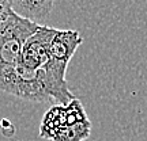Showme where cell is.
I'll use <instances>...</instances> for the list:
<instances>
[{"instance_id":"obj_1","label":"cell","mask_w":147,"mask_h":141,"mask_svg":"<svg viewBox=\"0 0 147 141\" xmlns=\"http://www.w3.org/2000/svg\"><path fill=\"white\" fill-rule=\"evenodd\" d=\"M82 42L83 38L78 30H57L49 45V58L41 73L48 95L57 105L67 106L75 98L65 80V72Z\"/></svg>"},{"instance_id":"obj_2","label":"cell","mask_w":147,"mask_h":141,"mask_svg":"<svg viewBox=\"0 0 147 141\" xmlns=\"http://www.w3.org/2000/svg\"><path fill=\"white\" fill-rule=\"evenodd\" d=\"M0 90L30 102H52L45 88L41 69L33 71L19 63L0 69Z\"/></svg>"},{"instance_id":"obj_3","label":"cell","mask_w":147,"mask_h":141,"mask_svg":"<svg viewBox=\"0 0 147 141\" xmlns=\"http://www.w3.org/2000/svg\"><path fill=\"white\" fill-rule=\"evenodd\" d=\"M40 26L41 25L11 12L0 26V69L14 67L19 63L25 42L40 29Z\"/></svg>"},{"instance_id":"obj_4","label":"cell","mask_w":147,"mask_h":141,"mask_svg":"<svg viewBox=\"0 0 147 141\" xmlns=\"http://www.w3.org/2000/svg\"><path fill=\"white\" fill-rule=\"evenodd\" d=\"M57 29L45 25L40 26V29L25 42L19 57V64L33 71L41 69L49 58V45Z\"/></svg>"},{"instance_id":"obj_5","label":"cell","mask_w":147,"mask_h":141,"mask_svg":"<svg viewBox=\"0 0 147 141\" xmlns=\"http://www.w3.org/2000/svg\"><path fill=\"white\" fill-rule=\"evenodd\" d=\"M55 0H8L11 11L21 18L29 19L37 25L47 21L53 10Z\"/></svg>"},{"instance_id":"obj_6","label":"cell","mask_w":147,"mask_h":141,"mask_svg":"<svg viewBox=\"0 0 147 141\" xmlns=\"http://www.w3.org/2000/svg\"><path fill=\"white\" fill-rule=\"evenodd\" d=\"M67 125L65 121V106L56 105L52 106L44 114L41 126H40V136L47 140H52L55 133Z\"/></svg>"},{"instance_id":"obj_7","label":"cell","mask_w":147,"mask_h":141,"mask_svg":"<svg viewBox=\"0 0 147 141\" xmlns=\"http://www.w3.org/2000/svg\"><path fill=\"white\" fill-rule=\"evenodd\" d=\"M90 130L91 122L90 120H86L74 125L63 126L55 133L52 141H83L90 136Z\"/></svg>"},{"instance_id":"obj_8","label":"cell","mask_w":147,"mask_h":141,"mask_svg":"<svg viewBox=\"0 0 147 141\" xmlns=\"http://www.w3.org/2000/svg\"><path fill=\"white\" fill-rule=\"evenodd\" d=\"M12 12L8 4V0H0V26L3 25V22H5V19L10 16V14Z\"/></svg>"}]
</instances>
